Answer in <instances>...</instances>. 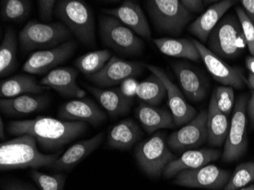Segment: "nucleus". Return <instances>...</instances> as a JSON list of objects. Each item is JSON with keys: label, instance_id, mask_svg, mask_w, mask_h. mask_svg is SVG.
<instances>
[{"label": "nucleus", "instance_id": "nucleus-1", "mask_svg": "<svg viewBox=\"0 0 254 190\" xmlns=\"http://www.w3.org/2000/svg\"><path fill=\"white\" fill-rule=\"evenodd\" d=\"M86 128L85 122L64 121L49 117L11 121L8 125L11 135H32L41 148L48 151H60L64 145L84 133Z\"/></svg>", "mask_w": 254, "mask_h": 190}, {"label": "nucleus", "instance_id": "nucleus-2", "mask_svg": "<svg viewBox=\"0 0 254 190\" xmlns=\"http://www.w3.org/2000/svg\"><path fill=\"white\" fill-rule=\"evenodd\" d=\"M62 150L53 154L40 152L37 140L32 135L25 134L0 145V169H25L48 167L55 162L62 154Z\"/></svg>", "mask_w": 254, "mask_h": 190}, {"label": "nucleus", "instance_id": "nucleus-3", "mask_svg": "<svg viewBox=\"0 0 254 190\" xmlns=\"http://www.w3.org/2000/svg\"><path fill=\"white\" fill-rule=\"evenodd\" d=\"M57 18L64 22L82 44H95V21L91 8L81 0H60L55 7Z\"/></svg>", "mask_w": 254, "mask_h": 190}, {"label": "nucleus", "instance_id": "nucleus-4", "mask_svg": "<svg viewBox=\"0 0 254 190\" xmlns=\"http://www.w3.org/2000/svg\"><path fill=\"white\" fill-rule=\"evenodd\" d=\"M72 33L64 23L44 24L38 21H28L19 33L21 51L31 52L35 50L52 49L70 41Z\"/></svg>", "mask_w": 254, "mask_h": 190}, {"label": "nucleus", "instance_id": "nucleus-5", "mask_svg": "<svg viewBox=\"0 0 254 190\" xmlns=\"http://www.w3.org/2000/svg\"><path fill=\"white\" fill-rule=\"evenodd\" d=\"M247 47L239 20L235 15L225 16L209 37V50L221 59L239 57Z\"/></svg>", "mask_w": 254, "mask_h": 190}, {"label": "nucleus", "instance_id": "nucleus-6", "mask_svg": "<svg viewBox=\"0 0 254 190\" xmlns=\"http://www.w3.org/2000/svg\"><path fill=\"white\" fill-rule=\"evenodd\" d=\"M147 10L161 31L178 35L192 19V13L178 0H148Z\"/></svg>", "mask_w": 254, "mask_h": 190}, {"label": "nucleus", "instance_id": "nucleus-7", "mask_svg": "<svg viewBox=\"0 0 254 190\" xmlns=\"http://www.w3.org/2000/svg\"><path fill=\"white\" fill-rule=\"evenodd\" d=\"M99 31L105 45L124 55H138L143 49V42L135 33L114 17L101 15Z\"/></svg>", "mask_w": 254, "mask_h": 190}, {"label": "nucleus", "instance_id": "nucleus-8", "mask_svg": "<svg viewBox=\"0 0 254 190\" xmlns=\"http://www.w3.org/2000/svg\"><path fill=\"white\" fill-rule=\"evenodd\" d=\"M135 158L142 171L150 177H159L169 163L175 159L161 132L138 144Z\"/></svg>", "mask_w": 254, "mask_h": 190}, {"label": "nucleus", "instance_id": "nucleus-9", "mask_svg": "<svg viewBox=\"0 0 254 190\" xmlns=\"http://www.w3.org/2000/svg\"><path fill=\"white\" fill-rule=\"evenodd\" d=\"M248 98L247 94L241 95L237 100L233 117L230 125L229 132L225 142L222 161L233 162L240 159L246 152L248 146L247 134V108Z\"/></svg>", "mask_w": 254, "mask_h": 190}, {"label": "nucleus", "instance_id": "nucleus-10", "mask_svg": "<svg viewBox=\"0 0 254 190\" xmlns=\"http://www.w3.org/2000/svg\"><path fill=\"white\" fill-rule=\"evenodd\" d=\"M76 45L75 41L70 40L52 49L33 53L23 65V71L31 75L48 74L53 68L70 58Z\"/></svg>", "mask_w": 254, "mask_h": 190}, {"label": "nucleus", "instance_id": "nucleus-11", "mask_svg": "<svg viewBox=\"0 0 254 190\" xmlns=\"http://www.w3.org/2000/svg\"><path fill=\"white\" fill-rule=\"evenodd\" d=\"M230 177L229 171L215 165H205L197 169L181 171L174 183L182 187L218 190L226 186Z\"/></svg>", "mask_w": 254, "mask_h": 190}, {"label": "nucleus", "instance_id": "nucleus-12", "mask_svg": "<svg viewBox=\"0 0 254 190\" xmlns=\"http://www.w3.org/2000/svg\"><path fill=\"white\" fill-rule=\"evenodd\" d=\"M145 64L133 61H126L118 57H111L105 67L94 75L88 76V79L100 88H108L121 84L129 78L139 75Z\"/></svg>", "mask_w": 254, "mask_h": 190}, {"label": "nucleus", "instance_id": "nucleus-13", "mask_svg": "<svg viewBox=\"0 0 254 190\" xmlns=\"http://www.w3.org/2000/svg\"><path fill=\"white\" fill-rule=\"evenodd\" d=\"M192 42L197 47L207 69L214 78L224 86H230L237 89H242L246 84V79L241 70L224 62L222 59L217 57L209 48L198 41L192 40Z\"/></svg>", "mask_w": 254, "mask_h": 190}, {"label": "nucleus", "instance_id": "nucleus-14", "mask_svg": "<svg viewBox=\"0 0 254 190\" xmlns=\"http://www.w3.org/2000/svg\"><path fill=\"white\" fill-rule=\"evenodd\" d=\"M208 111H202L193 120L175 131L168 137V146L175 151L196 148L208 139L207 132Z\"/></svg>", "mask_w": 254, "mask_h": 190}, {"label": "nucleus", "instance_id": "nucleus-15", "mask_svg": "<svg viewBox=\"0 0 254 190\" xmlns=\"http://www.w3.org/2000/svg\"><path fill=\"white\" fill-rule=\"evenodd\" d=\"M145 66L164 83L168 94V104L175 126L179 127L193 120L196 114L195 108L187 102L181 90L171 81L163 69L155 65L146 64H145Z\"/></svg>", "mask_w": 254, "mask_h": 190}, {"label": "nucleus", "instance_id": "nucleus-16", "mask_svg": "<svg viewBox=\"0 0 254 190\" xmlns=\"http://www.w3.org/2000/svg\"><path fill=\"white\" fill-rule=\"evenodd\" d=\"M57 116L62 121L88 122L95 126L107 119L105 113L89 98H78L65 103L61 106Z\"/></svg>", "mask_w": 254, "mask_h": 190}, {"label": "nucleus", "instance_id": "nucleus-17", "mask_svg": "<svg viewBox=\"0 0 254 190\" xmlns=\"http://www.w3.org/2000/svg\"><path fill=\"white\" fill-rule=\"evenodd\" d=\"M78 71L72 67H61L53 69L41 78L39 84L52 88L63 96L84 98L86 92L76 82Z\"/></svg>", "mask_w": 254, "mask_h": 190}, {"label": "nucleus", "instance_id": "nucleus-18", "mask_svg": "<svg viewBox=\"0 0 254 190\" xmlns=\"http://www.w3.org/2000/svg\"><path fill=\"white\" fill-rule=\"evenodd\" d=\"M104 13L114 17L119 20L126 26L142 38L150 39L152 33L146 17L142 11L140 5L133 1H124L121 6L111 9L104 10Z\"/></svg>", "mask_w": 254, "mask_h": 190}, {"label": "nucleus", "instance_id": "nucleus-19", "mask_svg": "<svg viewBox=\"0 0 254 190\" xmlns=\"http://www.w3.org/2000/svg\"><path fill=\"white\" fill-rule=\"evenodd\" d=\"M220 155L221 152L218 150H189L178 159L169 163L164 171V174L167 178H171L184 170L202 168L209 163L216 161Z\"/></svg>", "mask_w": 254, "mask_h": 190}, {"label": "nucleus", "instance_id": "nucleus-20", "mask_svg": "<svg viewBox=\"0 0 254 190\" xmlns=\"http://www.w3.org/2000/svg\"><path fill=\"white\" fill-rule=\"evenodd\" d=\"M50 98L45 94H24L0 100V110L5 115L23 116L44 111L49 105Z\"/></svg>", "mask_w": 254, "mask_h": 190}, {"label": "nucleus", "instance_id": "nucleus-21", "mask_svg": "<svg viewBox=\"0 0 254 190\" xmlns=\"http://www.w3.org/2000/svg\"><path fill=\"white\" fill-rule=\"evenodd\" d=\"M236 3L233 0H224L209 7L190 26V31L202 42L209 39L211 32L231 7Z\"/></svg>", "mask_w": 254, "mask_h": 190}, {"label": "nucleus", "instance_id": "nucleus-22", "mask_svg": "<svg viewBox=\"0 0 254 190\" xmlns=\"http://www.w3.org/2000/svg\"><path fill=\"white\" fill-rule=\"evenodd\" d=\"M104 132H99L92 138L78 141L66 150L49 168L58 171L71 169L98 148L104 139Z\"/></svg>", "mask_w": 254, "mask_h": 190}, {"label": "nucleus", "instance_id": "nucleus-23", "mask_svg": "<svg viewBox=\"0 0 254 190\" xmlns=\"http://www.w3.org/2000/svg\"><path fill=\"white\" fill-rule=\"evenodd\" d=\"M85 86L88 91L93 94L103 108H105L110 117H117L125 115L129 112L133 104L132 98L124 95L121 88L103 89L91 85H86Z\"/></svg>", "mask_w": 254, "mask_h": 190}, {"label": "nucleus", "instance_id": "nucleus-24", "mask_svg": "<svg viewBox=\"0 0 254 190\" xmlns=\"http://www.w3.org/2000/svg\"><path fill=\"white\" fill-rule=\"evenodd\" d=\"M173 68L184 94L191 101L198 102L205 98L207 87L204 80L195 70L181 63H175Z\"/></svg>", "mask_w": 254, "mask_h": 190}, {"label": "nucleus", "instance_id": "nucleus-25", "mask_svg": "<svg viewBox=\"0 0 254 190\" xmlns=\"http://www.w3.org/2000/svg\"><path fill=\"white\" fill-rule=\"evenodd\" d=\"M135 116L148 133L161 128H172L175 126L171 113L144 102H141L135 110Z\"/></svg>", "mask_w": 254, "mask_h": 190}, {"label": "nucleus", "instance_id": "nucleus-26", "mask_svg": "<svg viewBox=\"0 0 254 190\" xmlns=\"http://www.w3.org/2000/svg\"><path fill=\"white\" fill-rule=\"evenodd\" d=\"M42 86L31 74H18L0 84V93L2 98H12L24 94H41L49 90Z\"/></svg>", "mask_w": 254, "mask_h": 190}, {"label": "nucleus", "instance_id": "nucleus-27", "mask_svg": "<svg viewBox=\"0 0 254 190\" xmlns=\"http://www.w3.org/2000/svg\"><path fill=\"white\" fill-rule=\"evenodd\" d=\"M142 131L132 119H127L118 123L110 129L108 145L116 149L130 148L142 136Z\"/></svg>", "mask_w": 254, "mask_h": 190}, {"label": "nucleus", "instance_id": "nucleus-28", "mask_svg": "<svg viewBox=\"0 0 254 190\" xmlns=\"http://www.w3.org/2000/svg\"><path fill=\"white\" fill-rule=\"evenodd\" d=\"M230 125L228 117L222 114L215 102V97L212 95L209 102L207 117V132L209 143L214 146H221L226 141L229 132Z\"/></svg>", "mask_w": 254, "mask_h": 190}, {"label": "nucleus", "instance_id": "nucleus-29", "mask_svg": "<svg viewBox=\"0 0 254 190\" xmlns=\"http://www.w3.org/2000/svg\"><path fill=\"white\" fill-rule=\"evenodd\" d=\"M154 44L165 55L177 58H185L198 62L201 60L200 54L192 41L181 38H161L153 39Z\"/></svg>", "mask_w": 254, "mask_h": 190}, {"label": "nucleus", "instance_id": "nucleus-30", "mask_svg": "<svg viewBox=\"0 0 254 190\" xmlns=\"http://www.w3.org/2000/svg\"><path fill=\"white\" fill-rule=\"evenodd\" d=\"M16 34L12 28H8L4 34L0 46V75L7 76L13 72L17 67Z\"/></svg>", "mask_w": 254, "mask_h": 190}, {"label": "nucleus", "instance_id": "nucleus-31", "mask_svg": "<svg viewBox=\"0 0 254 190\" xmlns=\"http://www.w3.org/2000/svg\"><path fill=\"white\" fill-rule=\"evenodd\" d=\"M136 95L145 104L157 106L165 99L167 90L161 79L152 74L138 84Z\"/></svg>", "mask_w": 254, "mask_h": 190}, {"label": "nucleus", "instance_id": "nucleus-32", "mask_svg": "<svg viewBox=\"0 0 254 190\" xmlns=\"http://www.w3.org/2000/svg\"><path fill=\"white\" fill-rule=\"evenodd\" d=\"M111 57L109 50H99L78 57L75 60V65L80 72L89 76L101 71Z\"/></svg>", "mask_w": 254, "mask_h": 190}, {"label": "nucleus", "instance_id": "nucleus-33", "mask_svg": "<svg viewBox=\"0 0 254 190\" xmlns=\"http://www.w3.org/2000/svg\"><path fill=\"white\" fill-rule=\"evenodd\" d=\"M1 17L5 22L25 21L31 9L29 0H3L1 1Z\"/></svg>", "mask_w": 254, "mask_h": 190}, {"label": "nucleus", "instance_id": "nucleus-34", "mask_svg": "<svg viewBox=\"0 0 254 190\" xmlns=\"http://www.w3.org/2000/svg\"><path fill=\"white\" fill-rule=\"evenodd\" d=\"M254 181V162L244 163L237 167L224 190H238Z\"/></svg>", "mask_w": 254, "mask_h": 190}, {"label": "nucleus", "instance_id": "nucleus-35", "mask_svg": "<svg viewBox=\"0 0 254 190\" xmlns=\"http://www.w3.org/2000/svg\"><path fill=\"white\" fill-rule=\"evenodd\" d=\"M31 177L41 190H64L65 185V174H47L33 169L31 171Z\"/></svg>", "mask_w": 254, "mask_h": 190}, {"label": "nucleus", "instance_id": "nucleus-36", "mask_svg": "<svg viewBox=\"0 0 254 190\" xmlns=\"http://www.w3.org/2000/svg\"><path fill=\"white\" fill-rule=\"evenodd\" d=\"M217 107L227 117L232 114L235 107V92L232 87L220 86L213 92Z\"/></svg>", "mask_w": 254, "mask_h": 190}, {"label": "nucleus", "instance_id": "nucleus-37", "mask_svg": "<svg viewBox=\"0 0 254 190\" xmlns=\"http://www.w3.org/2000/svg\"><path fill=\"white\" fill-rule=\"evenodd\" d=\"M235 11H236L237 16H238L242 31H243L244 36H245L247 43V47H248V50L252 57H254V24L248 18L244 8L237 6Z\"/></svg>", "mask_w": 254, "mask_h": 190}, {"label": "nucleus", "instance_id": "nucleus-38", "mask_svg": "<svg viewBox=\"0 0 254 190\" xmlns=\"http://www.w3.org/2000/svg\"><path fill=\"white\" fill-rule=\"evenodd\" d=\"M39 15L41 20L49 22L52 20L53 15L55 11V0H39L38 1Z\"/></svg>", "mask_w": 254, "mask_h": 190}, {"label": "nucleus", "instance_id": "nucleus-39", "mask_svg": "<svg viewBox=\"0 0 254 190\" xmlns=\"http://www.w3.org/2000/svg\"><path fill=\"white\" fill-rule=\"evenodd\" d=\"M2 190H37L32 184L18 180H6L1 184Z\"/></svg>", "mask_w": 254, "mask_h": 190}, {"label": "nucleus", "instance_id": "nucleus-40", "mask_svg": "<svg viewBox=\"0 0 254 190\" xmlns=\"http://www.w3.org/2000/svg\"><path fill=\"white\" fill-rule=\"evenodd\" d=\"M138 81L134 78H129L121 83V90L123 94L129 98H132L136 95L137 88H138Z\"/></svg>", "mask_w": 254, "mask_h": 190}, {"label": "nucleus", "instance_id": "nucleus-41", "mask_svg": "<svg viewBox=\"0 0 254 190\" xmlns=\"http://www.w3.org/2000/svg\"><path fill=\"white\" fill-rule=\"evenodd\" d=\"M184 8L192 12H199L203 10V2L201 0H181Z\"/></svg>", "mask_w": 254, "mask_h": 190}, {"label": "nucleus", "instance_id": "nucleus-42", "mask_svg": "<svg viewBox=\"0 0 254 190\" xmlns=\"http://www.w3.org/2000/svg\"><path fill=\"white\" fill-rule=\"evenodd\" d=\"M241 2L248 18L254 24V0H243Z\"/></svg>", "mask_w": 254, "mask_h": 190}, {"label": "nucleus", "instance_id": "nucleus-43", "mask_svg": "<svg viewBox=\"0 0 254 190\" xmlns=\"http://www.w3.org/2000/svg\"><path fill=\"white\" fill-rule=\"evenodd\" d=\"M248 114L253 127H254V91H251V97L248 103Z\"/></svg>", "mask_w": 254, "mask_h": 190}, {"label": "nucleus", "instance_id": "nucleus-44", "mask_svg": "<svg viewBox=\"0 0 254 190\" xmlns=\"http://www.w3.org/2000/svg\"><path fill=\"white\" fill-rule=\"evenodd\" d=\"M246 66L251 74L254 75V57H248L246 58Z\"/></svg>", "mask_w": 254, "mask_h": 190}, {"label": "nucleus", "instance_id": "nucleus-45", "mask_svg": "<svg viewBox=\"0 0 254 190\" xmlns=\"http://www.w3.org/2000/svg\"><path fill=\"white\" fill-rule=\"evenodd\" d=\"M246 83L248 84V86L250 88L252 89V91H254V75L252 74H250L248 76V79L246 80Z\"/></svg>", "mask_w": 254, "mask_h": 190}, {"label": "nucleus", "instance_id": "nucleus-46", "mask_svg": "<svg viewBox=\"0 0 254 190\" xmlns=\"http://www.w3.org/2000/svg\"><path fill=\"white\" fill-rule=\"evenodd\" d=\"M3 123H2V120L1 119L0 120V128H1V131H0V135H1V138L2 139H3L4 136H5V135H4V128H3Z\"/></svg>", "mask_w": 254, "mask_h": 190}, {"label": "nucleus", "instance_id": "nucleus-47", "mask_svg": "<svg viewBox=\"0 0 254 190\" xmlns=\"http://www.w3.org/2000/svg\"><path fill=\"white\" fill-rule=\"evenodd\" d=\"M254 190V184L248 186V187H244V188L239 189V190Z\"/></svg>", "mask_w": 254, "mask_h": 190}]
</instances>
